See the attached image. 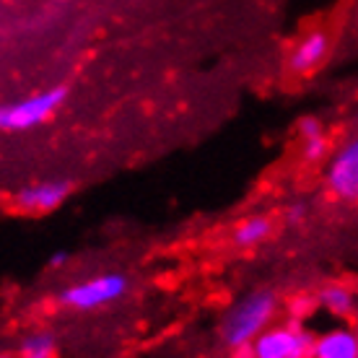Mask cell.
<instances>
[{
    "label": "cell",
    "mask_w": 358,
    "mask_h": 358,
    "mask_svg": "<svg viewBox=\"0 0 358 358\" xmlns=\"http://www.w3.org/2000/svg\"><path fill=\"white\" fill-rule=\"evenodd\" d=\"M278 314V296L268 288L252 291L250 296L239 299L224 314L221 338L229 348H250V343L260 335L268 324H273Z\"/></svg>",
    "instance_id": "obj_1"
},
{
    "label": "cell",
    "mask_w": 358,
    "mask_h": 358,
    "mask_svg": "<svg viewBox=\"0 0 358 358\" xmlns=\"http://www.w3.org/2000/svg\"><path fill=\"white\" fill-rule=\"evenodd\" d=\"M65 99H68V86H52L34 96L0 104V133H24V130L45 125L63 107Z\"/></svg>",
    "instance_id": "obj_2"
},
{
    "label": "cell",
    "mask_w": 358,
    "mask_h": 358,
    "mask_svg": "<svg viewBox=\"0 0 358 358\" xmlns=\"http://www.w3.org/2000/svg\"><path fill=\"white\" fill-rule=\"evenodd\" d=\"M130 291V280L122 273H101V275L78 280L57 294V304L73 312H91L120 301Z\"/></svg>",
    "instance_id": "obj_3"
},
{
    "label": "cell",
    "mask_w": 358,
    "mask_h": 358,
    "mask_svg": "<svg viewBox=\"0 0 358 358\" xmlns=\"http://www.w3.org/2000/svg\"><path fill=\"white\" fill-rule=\"evenodd\" d=\"M312 335L306 327L291 320L283 324H268L250 343L252 358H312Z\"/></svg>",
    "instance_id": "obj_4"
},
{
    "label": "cell",
    "mask_w": 358,
    "mask_h": 358,
    "mask_svg": "<svg viewBox=\"0 0 358 358\" xmlns=\"http://www.w3.org/2000/svg\"><path fill=\"white\" fill-rule=\"evenodd\" d=\"M324 182L330 192L338 200L353 203L358 197V143L356 138H350L348 143H343L338 151L330 156L327 169H324Z\"/></svg>",
    "instance_id": "obj_5"
},
{
    "label": "cell",
    "mask_w": 358,
    "mask_h": 358,
    "mask_svg": "<svg viewBox=\"0 0 358 358\" xmlns=\"http://www.w3.org/2000/svg\"><path fill=\"white\" fill-rule=\"evenodd\" d=\"M68 195H71V185L65 179H45V182H34L18 189L13 195V206L21 213L45 215L63 206Z\"/></svg>",
    "instance_id": "obj_6"
},
{
    "label": "cell",
    "mask_w": 358,
    "mask_h": 358,
    "mask_svg": "<svg viewBox=\"0 0 358 358\" xmlns=\"http://www.w3.org/2000/svg\"><path fill=\"white\" fill-rule=\"evenodd\" d=\"M327 55H330V34L324 29L306 31L294 45V50L288 52V60H286L288 73H294V76H309V73H314L327 60Z\"/></svg>",
    "instance_id": "obj_7"
},
{
    "label": "cell",
    "mask_w": 358,
    "mask_h": 358,
    "mask_svg": "<svg viewBox=\"0 0 358 358\" xmlns=\"http://www.w3.org/2000/svg\"><path fill=\"white\" fill-rule=\"evenodd\" d=\"M312 358H358V335L353 327H332L312 341Z\"/></svg>",
    "instance_id": "obj_8"
},
{
    "label": "cell",
    "mask_w": 358,
    "mask_h": 358,
    "mask_svg": "<svg viewBox=\"0 0 358 358\" xmlns=\"http://www.w3.org/2000/svg\"><path fill=\"white\" fill-rule=\"evenodd\" d=\"M299 138H301V153H304V162L320 164L327 159L330 153V138H327V127L320 117H304L299 122Z\"/></svg>",
    "instance_id": "obj_9"
},
{
    "label": "cell",
    "mask_w": 358,
    "mask_h": 358,
    "mask_svg": "<svg viewBox=\"0 0 358 358\" xmlns=\"http://www.w3.org/2000/svg\"><path fill=\"white\" fill-rule=\"evenodd\" d=\"M317 301L332 314V317H353L356 314V291L345 283H324L317 294Z\"/></svg>",
    "instance_id": "obj_10"
},
{
    "label": "cell",
    "mask_w": 358,
    "mask_h": 358,
    "mask_svg": "<svg viewBox=\"0 0 358 358\" xmlns=\"http://www.w3.org/2000/svg\"><path fill=\"white\" fill-rule=\"evenodd\" d=\"M270 234H273V218H268V215H250V218H242L236 224L231 239L236 247L252 250V247L265 242Z\"/></svg>",
    "instance_id": "obj_11"
},
{
    "label": "cell",
    "mask_w": 358,
    "mask_h": 358,
    "mask_svg": "<svg viewBox=\"0 0 358 358\" xmlns=\"http://www.w3.org/2000/svg\"><path fill=\"white\" fill-rule=\"evenodd\" d=\"M57 353H60V345H57L55 332L34 330L21 338L16 358H57Z\"/></svg>",
    "instance_id": "obj_12"
},
{
    "label": "cell",
    "mask_w": 358,
    "mask_h": 358,
    "mask_svg": "<svg viewBox=\"0 0 358 358\" xmlns=\"http://www.w3.org/2000/svg\"><path fill=\"white\" fill-rule=\"evenodd\" d=\"M306 218V206L304 203H294V206L286 208V221L288 224H301Z\"/></svg>",
    "instance_id": "obj_13"
},
{
    "label": "cell",
    "mask_w": 358,
    "mask_h": 358,
    "mask_svg": "<svg viewBox=\"0 0 358 358\" xmlns=\"http://www.w3.org/2000/svg\"><path fill=\"white\" fill-rule=\"evenodd\" d=\"M65 262H68V255H65V252H60V255H55L50 265H52V268H60V265H65Z\"/></svg>",
    "instance_id": "obj_14"
},
{
    "label": "cell",
    "mask_w": 358,
    "mask_h": 358,
    "mask_svg": "<svg viewBox=\"0 0 358 358\" xmlns=\"http://www.w3.org/2000/svg\"><path fill=\"white\" fill-rule=\"evenodd\" d=\"M0 358H16V356H10V353H0Z\"/></svg>",
    "instance_id": "obj_15"
}]
</instances>
